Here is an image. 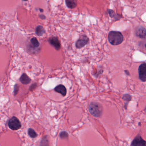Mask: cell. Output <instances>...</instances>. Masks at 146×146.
I'll use <instances>...</instances> for the list:
<instances>
[{
	"label": "cell",
	"mask_w": 146,
	"mask_h": 146,
	"mask_svg": "<svg viewBox=\"0 0 146 146\" xmlns=\"http://www.w3.org/2000/svg\"><path fill=\"white\" fill-rule=\"evenodd\" d=\"M123 38L122 33L117 31H110L108 36V42L113 46H117L122 43Z\"/></svg>",
	"instance_id": "obj_1"
},
{
	"label": "cell",
	"mask_w": 146,
	"mask_h": 146,
	"mask_svg": "<svg viewBox=\"0 0 146 146\" xmlns=\"http://www.w3.org/2000/svg\"><path fill=\"white\" fill-rule=\"evenodd\" d=\"M90 113L96 118L100 117L103 113V107L99 102H92L88 107Z\"/></svg>",
	"instance_id": "obj_2"
},
{
	"label": "cell",
	"mask_w": 146,
	"mask_h": 146,
	"mask_svg": "<svg viewBox=\"0 0 146 146\" xmlns=\"http://www.w3.org/2000/svg\"><path fill=\"white\" fill-rule=\"evenodd\" d=\"M8 126L13 130H17L21 128L22 125L17 118L16 117H13L9 119Z\"/></svg>",
	"instance_id": "obj_3"
},
{
	"label": "cell",
	"mask_w": 146,
	"mask_h": 146,
	"mask_svg": "<svg viewBox=\"0 0 146 146\" xmlns=\"http://www.w3.org/2000/svg\"><path fill=\"white\" fill-rule=\"evenodd\" d=\"M138 77L141 82H146V63L143 62L138 68Z\"/></svg>",
	"instance_id": "obj_4"
},
{
	"label": "cell",
	"mask_w": 146,
	"mask_h": 146,
	"mask_svg": "<svg viewBox=\"0 0 146 146\" xmlns=\"http://www.w3.org/2000/svg\"><path fill=\"white\" fill-rule=\"evenodd\" d=\"M89 41L88 37L85 35H83L77 41L76 43V48H81L86 46Z\"/></svg>",
	"instance_id": "obj_5"
},
{
	"label": "cell",
	"mask_w": 146,
	"mask_h": 146,
	"mask_svg": "<svg viewBox=\"0 0 146 146\" xmlns=\"http://www.w3.org/2000/svg\"><path fill=\"white\" fill-rule=\"evenodd\" d=\"M135 34L137 37L141 39L146 40V29L141 25H139L136 28Z\"/></svg>",
	"instance_id": "obj_6"
},
{
	"label": "cell",
	"mask_w": 146,
	"mask_h": 146,
	"mask_svg": "<svg viewBox=\"0 0 146 146\" xmlns=\"http://www.w3.org/2000/svg\"><path fill=\"white\" fill-rule=\"evenodd\" d=\"M131 146H146V141L140 135H137L131 141Z\"/></svg>",
	"instance_id": "obj_7"
},
{
	"label": "cell",
	"mask_w": 146,
	"mask_h": 146,
	"mask_svg": "<svg viewBox=\"0 0 146 146\" xmlns=\"http://www.w3.org/2000/svg\"><path fill=\"white\" fill-rule=\"evenodd\" d=\"M48 42L50 45L54 47L56 50H59L61 48V44L57 36H52L48 39Z\"/></svg>",
	"instance_id": "obj_8"
},
{
	"label": "cell",
	"mask_w": 146,
	"mask_h": 146,
	"mask_svg": "<svg viewBox=\"0 0 146 146\" xmlns=\"http://www.w3.org/2000/svg\"><path fill=\"white\" fill-rule=\"evenodd\" d=\"M54 90L57 93L61 94L63 96H65L66 94V89L64 85L60 84L55 87Z\"/></svg>",
	"instance_id": "obj_9"
},
{
	"label": "cell",
	"mask_w": 146,
	"mask_h": 146,
	"mask_svg": "<svg viewBox=\"0 0 146 146\" xmlns=\"http://www.w3.org/2000/svg\"><path fill=\"white\" fill-rule=\"evenodd\" d=\"M66 5L70 9H74L77 6V0H65Z\"/></svg>",
	"instance_id": "obj_10"
},
{
	"label": "cell",
	"mask_w": 146,
	"mask_h": 146,
	"mask_svg": "<svg viewBox=\"0 0 146 146\" xmlns=\"http://www.w3.org/2000/svg\"><path fill=\"white\" fill-rule=\"evenodd\" d=\"M20 81L23 84H28L30 83L31 79L26 73H23L20 77Z\"/></svg>",
	"instance_id": "obj_11"
},
{
	"label": "cell",
	"mask_w": 146,
	"mask_h": 146,
	"mask_svg": "<svg viewBox=\"0 0 146 146\" xmlns=\"http://www.w3.org/2000/svg\"><path fill=\"white\" fill-rule=\"evenodd\" d=\"M30 46L31 47L33 48H37L40 46V43L38 41V40L36 37H33L30 40Z\"/></svg>",
	"instance_id": "obj_12"
},
{
	"label": "cell",
	"mask_w": 146,
	"mask_h": 146,
	"mask_svg": "<svg viewBox=\"0 0 146 146\" xmlns=\"http://www.w3.org/2000/svg\"><path fill=\"white\" fill-rule=\"evenodd\" d=\"M45 33L44 28L41 25H38L36 28L35 33L38 36H42Z\"/></svg>",
	"instance_id": "obj_13"
},
{
	"label": "cell",
	"mask_w": 146,
	"mask_h": 146,
	"mask_svg": "<svg viewBox=\"0 0 146 146\" xmlns=\"http://www.w3.org/2000/svg\"><path fill=\"white\" fill-rule=\"evenodd\" d=\"M122 99L124 101L126 102V103H125V106H125V109H126L128 103H129L130 101H131V99H132L131 96L129 94H124L123 95V96H122Z\"/></svg>",
	"instance_id": "obj_14"
},
{
	"label": "cell",
	"mask_w": 146,
	"mask_h": 146,
	"mask_svg": "<svg viewBox=\"0 0 146 146\" xmlns=\"http://www.w3.org/2000/svg\"><path fill=\"white\" fill-rule=\"evenodd\" d=\"M28 134L31 138H35L37 136V133L33 129L30 128L28 130Z\"/></svg>",
	"instance_id": "obj_15"
},
{
	"label": "cell",
	"mask_w": 146,
	"mask_h": 146,
	"mask_svg": "<svg viewBox=\"0 0 146 146\" xmlns=\"http://www.w3.org/2000/svg\"><path fill=\"white\" fill-rule=\"evenodd\" d=\"M68 136H69L68 133L65 131H62L60 134V138H62V139L68 138Z\"/></svg>",
	"instance_id": "obj_16"
},
{
	"label": "cell",
	"mask_w": 146,
	"mask_h": 146,
	"mask_svg": "<svg viewBox=\"0 0 146 146\" xmlns=\"http://www.w3.org/2000/svg\"><path fill=\"white\" fill-rule=\"evenodd\" d=\"M19 90V86L18 84H16L14 86V95H17V94L18 93Z\"/></svg>",
	"instance_id": "obj_17"
},
{
	"label": "cell",
	"mask_w": 146,
	"mask_h": 146,
	"mask_svg": "<svg viewBox=\"0 0 146 146\" xmlns=\"http://www.w3.org/2000/svg\"><path fill=\"white\" fill-rule=\"evenodd\" d=\"M108 13L110 17L113 18L115 16V13L112 10H108Z\"/></svg>",
	"instance_id": "obj_18"
},
{
	"label": "cell",
	"mask_w": 146,
	"mask_h": 146,
	"mask_svg": "<svg viewBox=\"0 0 146 146\" xmlns=\"http://www.w3.org/2000/svg\"><path fill=\"white\" fill-rule=\"evenodd\" d=\"M122 15H119V14H117V13H116L113 18L114 19L115 21H117V20H119L120 19L122 18Z\"/></svg>",
	"instance_id": "obj_19"
},
{
	"label": "cell",
	"mask_w": 146,
	"mask_h": 146,
	"mask_svg": "<svg viewBox=\"0 0 146 146\" xmlns=\"http://www.w3.org/2000/svg\"><path fill=\"white\" fill-rule=\"evenodd\" d=\"M139 46L143 49H146V41L140 42Z\"/></svg>",
	"instance_id": "obj_20"
},
{
	"label": "cell",
	"mask_w": 146,
	"mask_h": 146,
	"mask_svg": "<svg viewBox=\"0 0 146 146\" xmlns=\"http://www.w3.org/2000/svg\"><path fill=\"white\" fill-rule=\"evenodd\" d=\"M39 17L42 19H46V17L44 15H40L39 16Z\"/></svg>",
	"instance_id": "obj_21"
},
{
	"label": "cell",
	"mask_w": 146,
	"mask_h": 146,
	"mask_svg": "<svg viewBox=\"0 0 146 146\" xmlns=\"http://www.w3.org/2000/svg\"><path fill=\"white\" fill-rule=\"evenodd\" d=\"M36 84H33L32 85H31V86L30 87V90H32V88L34 89V88H35L36 86H35H35H36Z\"/></svg>",
	"instance_id": "obj_22"
},
{
	"label": "cell",
	"mask_w": 146,
	"mask_h": 146,
	"mask_svg": "<svg viewBox=\"0 0 146 146\" xmlns=\"http://www.w3.org/2000/svg\"><path fill=\"white\" fill-rule=\"evenodd\" d=\"M124 72L125 73V74H126V75H127V76H130V72H129V71L128 70H124Z\"/></svg>",
	"instance_id": "obj_23"
},
{
	"label": "cell",
	"mask_w": 146,
	"mask_h": 146,
	"mask_svg": "<svg viewBox=\"0 0 146 146\" xmlns=\"http://www.w3.org/2000/svg\"><path fill=\"white\" fill-rule=\"evenodd\" d=\"M40 11V12L41 13H43V10L42 9H41V8H40V9H39Z\"/></svg>",
	"instance_id": "obj_24"
},
{
	"label": "cell",
	"mask_w": 146,
	"mask_h": 146,
	"mask_svg": "<svg viewBox=\"0 0 146 146\" xmlns=\"http://www.w3.org/2000/svg\"><path fill=\"white\" fill-rule=\"evenodd\" d=\"M23 1H28V0H23Z\"/></svg>",
	"instance_id": "obj_25"
}]
</instances>
